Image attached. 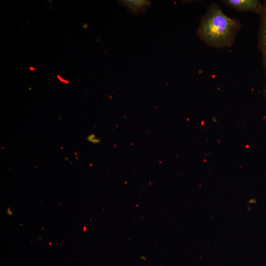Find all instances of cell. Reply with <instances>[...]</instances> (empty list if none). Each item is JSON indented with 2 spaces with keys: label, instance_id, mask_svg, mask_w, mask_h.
Segmentation results:
<instances>
[{
  "label": "cell",
  "instance_id": "3957f363",
  "mask_svg": "<svg viewBox=\"0 0 266 266\" xmlns=\"http://www.w3.org/2000/svg\"><path fill=\"white\" fill-rule=\"evenodd\" d=\"M222 3L239 12H253L259 14L262 3L257 0H223Z\"/></svg>",
  "mask_w": 266,
  "mask_h": 266
},
{
  "label": "cell",
  "instance_id": "277c9868",
  "mask_svg": "<svg viewBox=\"0 0 266 266\" xmlns=\"http://www.w3.org/2000/svg\"><path fill=\"white\" fill-rule=\"evenodd\" d=\"M121 3L133 12L139 13L148 6L150 2L147 0H123L121 1Z\"/></svg>",
  "mask_w": 266,
  "mask_h": 266
},
{
  "label": "cell",
  "instance_id": "6da1fadb",
  "mask_svg": "<svg viewBox=\"0 0 266 266\" xmlns=\"http://www.w3.org/2000/svg\"><path fill=\"white\" fill-rule=\"evenodd\" d=\"M241 28L237 19L227 16L219 5L214 2L200 18L197 33L207 46L222 48L233 44Z\"/></svg>",
  "mask_w": 266,
  "mask_h": 266
},
{
  "label": "cell",
  "instance_id": "5b68a950",
  "mask_svg": "<svg viewBox=\"0 0 266 266\" xmlns=\"http://www.w3.org/2000/svg\"><path fill=\"white\" fill-rule=\"evenodd\" d=\"M88 140L94 143H98L100 141V140L96 137V135L94 134L89 135L88 137Z\"/></svg>",
  "mask_w": 266,
  "mask_h": 266
},
{
  "label": "cell",
  "instance_id": "8992f818",
  "mask_svg": "<svg viewBox=\"0 0 266 266\" xmlns=\"http://www.w3.org/2000/svg\"><path fill=\"white\" fill-rule=\"evenodd\" d=\"M264 96H265V98L266 100V89L264 91Z\"/></svg>",
  "mask_w": 266,
  "mask_h": 266
},
{
  "label": "cell",
  "instance_id": "7a4b0ae2",
  "mask_svg": "<svg viewBox=\"0 0 266 266\" xmlns=\"http://www.w3.org/2000/svg\"><path fill=\"white\" fill-rule=\"evenodd\" d=\"M259 15L260 20L258 33V46L261 53L262 63L266 76V0L262 3Z\"/></svg>",
  "mask_w": 266,
  "mask_h": 266
}]
</instances>
